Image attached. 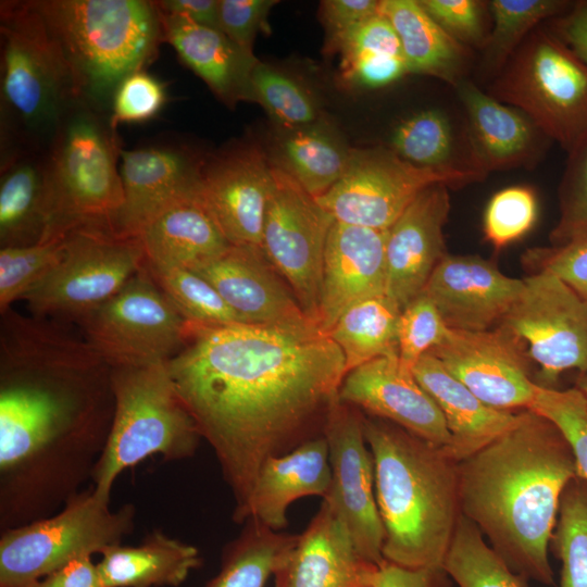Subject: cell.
Masks as SVG:
<instances>
[{
	"mask_svg": "<svg viewBox=\"0 0 587 587\" xmlns=\"http://www.w3.org/2000/svg\"><path fill=\"white\" fill-rule=\"evenodd\" d=\"M29 587H104L90 555L77 558Z\"/></svg>",
	"mask_w": 587,
	"mask_h": 587,
	"instance_id": "obj_56",
	"label": "cell"
},
{
	"mask_svg": "<svg viewBox=\"0 0 587 587\" xmlns=\"http://www.w3.org/2000/svg\"><path fill=\"white\" fill-rule=\"evenodd\" d=\"M377 0H325L320 15L325 27L326 43L379 13Z\"/></svg>",
	"mask_w": 587,
	"mask_h": 587,
	"instance_id": "obj_53",
	"label": "cell"
},
{
	"mask_svg": "<svg viewBox=\"0 0 587 587\" xmlns=\"http://www.w3.org/2000/svg\"><path fill=\"white\" fill-rule=\"evenodd\" d=\"M550 549L561 562L560 587H587V482L578 475L561 496Z\"/></svg>",
	"mask_w": 587,
	"mask_h": 587,
	"instance_id": "obj_39",
	"label": "cell"
},
{
	"mask_svg": "<svg viewBox=\"0 0 587 587\" xmlns=\"http://www.w3.org/2000/svg\"><path fill=\"white\" fill-rule=\"evenodd\" d=\"M442 567L459 587H529L528 579L514 573L462 514Z\"/></svg>",
	"mask_w": 587,
	"mask_h": 587,
	"instance_id": "obj_37",
	"label": "cell"
},
{
	"mask_svg": "<svg viewBox=\"0 0 587 587\" xmlns=\"http://www.w3.org/2000/svg\"><path fill=\"white\" fill-rule=\"evenodd\" d=\"M377 567L360 555L347 527L323 499L273 576L275 587H372Z\"/></svg>",
	"mask_w": 587,
	"mask_h": 587,
	"instance_id": "obj_24",
	"label": "cell"
},
{
	"mask_svg": "<svg viewBox=\"0 0 587 587\" xmlns=\"http://www.w3.org/2000/svg\"><path fill=\"white\" fill-rule=\"evenodd\" d=\"M454 88L469 122V160L475 172L486 177L491 171L528 167L540 159L551 139L528 115L466 78Z\"/></svg>",
	"mask_w": 587,
	"mask_h": 587,
	"instance_id": "obj_22",
	"label": "cell"
},
{
	"mask_svg": "<svg viewBox=\"0 0 587 587\" xmlns=\"http://www.w3.org/2000/svg\"><path fill=\"white\" fill-rule=\"evenodd\" d=\"M146 266L161 291L189 323L247 324L208 280L191 270L147 263Z\"/></svg>",
	"mask_w": 587,
	"mask_h": 587,
	"instance_id": "obj_40",
	"label": "cell"
},
{
	"mask_svg": "<svg viewBox=\"0 0 587 587\" xmlns=\"http://www.w3.org/2000/svg\"><path fill=\"white\" fill-rule=\"evenodd\" d=\"M338 398L436 447L448 448L451 444L441 411L398 354L374 359L348 372Z\"/></svg>",
	"mask_w": 587,
	"mask_h": 587,
	"instance_id": "obj_19",
	"label": "cell"
},
{
	"mask_svg": "<svg viewBox=\"0 0 587 587\" xmlns=\"http://www.w3.org/2000/svg\"><path fill=\"white\" fill-rule=\"evenodd\" d=\"M70 72L76 100L110 113L129 74L145 70L162 39L154 1L33 0Z\"/></svg>",
	"mask_w": 587,
	"mask_h": 587,
	"instance_id": "obj_4",
	"label": "cell"
},
{
	"mask_svg": "<svg viewBox=\"0 0 587 587\" xmlns=\"http://www.w3.org/2000/svg\"><path fill=\"white\" fill-rule=\"evenodd\" d=\"M400 312L384 294L352 304L339 316L327 336L342 352L346 374L374 359L398 354Z\"/></svg>",
	"mask_w": 587,
	"mask_h": 587,
	"instance_id": "obj_34",
	"label": "cell"
},
{
	"mask_svg": "<svg viewBox=\"0 0 587 587\" xmlns=\"http://www.w3.org/2000/svg\"><path fill=\"white\" fill-rule=\"evenodd\" d=\"M120 160L124 201L114 230L121 235L138 237L166 204L200 189L203 163L182 149H122Z\"/></svg>",
	"mask_w": 587,
	"mask_h": 587,
	"instance_id": "obj_25",
	"label": "cell"
},
{
	"mask_svg": "<svg viewBox=\"0 0 587 587\" xmlns=\"http://www.w3.org/2000/svg\"><path fill=\"white\" fill-rule=\"evenodd\" d=\"M401 43L409 74L428 75L457 86L465 79L471 49L445 32L419 0H380Z\"/></svg>",
	"mask_w": 587,
	"mask_h": 587,
	"instance_id": "obj_32",
	"label": "cell"
},
{
	"mask_svg": "<svg viewBox=\"0 0 587 587\" xmlns=\"http://www.w3.org/2000/svg\"><path fill=\"white\" fill-rule=\"evenodd\" d=\"M138 237L146 263L151 266L189 268L230 246L199 191L166 204L146 223Z\"/></svg>",
	"mask_w": 587,
	"mask_h": 587,
	"instance_id": "obj_29",
	"label": "cell"
},
{
	"mask_svg": "<svg viewBox=\"0 0 587 587\" xmlns=\"http://www.w3.org/2000/svg\"><path fill=\"white\" fill-rule=\"evenodd\" d=\"M114 414L92 487L110 500L118 475L150 455L165 461L192 457L202 439L180 399L166 363L111 367Z\"/></svg>",
	"mask_w": 587,
	"mask_h": 587,
	"instance_id": "obj_7",
	"label": "cell"
},
{
	"mask_svg": "<svg viewBox=\"0 0 587 587\" xmlns=\"http://www.w3.org/2000/svg\"><path fill=\"white\" fill-rule=\"evenodd\" d=\"M574 387L580 391L587 403V373L577 374Z\"/></svg>",
	"mask_w": 587,
	"mask_h": 587,
	"instance_id": "obj_58",
	"label": "cell"
},
{
	"mask_svg": "<svg viewBox=\"0 0 587 587\" xmlns=\"http://www.w3.org/2000/svg\"><path fill=\"white\" fill-rule=\"evenodd\" d=\"M428 15L462 45L483 49L489 30L486 29L487 2L478 0H419Z\"/></svg>",
	"mask_w": 587,
	"mask_h": 587,
	"instance_id": "obj_49",
	"label": "cell"
},
{
	"mask_svg": "<svg viewBox=\"0 0 587 587\" xmlns=\"http://www.w3.org/2000/svg\"><path fill=\"white\" fill-rule=\"evenodd\" d=\"M49 222L50 193L45 151H24L1 160L0 248L43 241Z\"/></svg>",
	"mask_w": 587,
	"mask_h": 587,
	"instance_id": "obj_30",
	"label": "cell"
},
{
	"mask_svg": "<svg viewBox=\"0 0 587 587\" xmlns=\"http://www.w3.org/2000/svg\"><path fill=\"white\" fill-rule=\"evenodd\" d=\"M272 178L262 249L303 312L317 326L325 247L335 218L291 176L274 165Z\"/></svg>",
	"mask_w": 587,
	"mask_h": 587,
	"instance_id": "obj_14",
	"label": "cell"
},
{
	"mask_svg": "<svg viewBox=\"0 0 587 587\" xmlns=\"http://www.w3.org/2000/svg\"><path fill=\"white\" fill-rule=\"evenodd\" d=\"M250 101L259 103L279 128L300 127L320 118L313 96L301 83L261 61L251 74Z\"/></svg>",
	"mask_w": 587,
	"mask_h": 587,
	"instance_id": "obj_41",
	"label": "cell"
},
{
	"mask_svg": "<svg viewBox=\"0 0 587 587\" xmlns=\"http://www.w3.org/2000/svg\"><path fill=\"white\" fill-rule=\"evenodd\" d=\"M537 216L538 201L533 188H503L486 205L483 221L485 239L500 250L525 236L535 225Z\"/></svg>",
	"mask_w": 587,
	"mask_h": 587,
	"instance_id": "obj_44",
	"label": "cell"
},
{
	"mask_svg": "<svg viewBox=\"0 0 587 587\" xmlns=\"http://www.w3.org/2000/svg\"><path fill=\"white\" fill-rule=\"evenodd\" d=\"M275 0H218L220 29L246 51L259 32L270 30L267 16Z\"/></svg>",
	"mask_w": 587,
	"mask_h": 587,
	"instance_id": "obj_51",
	"label": "cell"
},
{
	"mask_svg": "<svg viewBox=\"0 0 587 587\" xmlns=\"http://www.w3.org/2000/svg\"><path fill=\"white\" fill-rule=\"evenodd\" d=\"M523 263L532 273L554 275L587 302V234L560 246L532 248Z\"/></svg>",
	"mask_w": 587,
	"mask_h": 587,
	"instance_id": "obj_48",
	"label": "cell"
},
{
	"mask_svg": "<svg viewBox=\"0 0 587 587\" xmlns=\"http://www.w3.org/2000/svg\"><path fill=\"white\" fill-rule=\"evenodd\" d=\"M483 178L472 171L420 167L383 146L353 148L345 174L315 199L337 222L387 230L426 187H461Z\"/></svg>",
	"mask_w": 587,
	"mask_h": 587,
	"instance_id": "obj_12",
	"label": "cell"
},
{
	"mask_svg": "<svg viewBox=\"0 0 587 587\" xmlns=\"http://www.w3.org/2000/svg\"><path fill=\"white\" fill-rule=\"evenodd\" d=\"M77 325L111 367L167 363L184 348L190 330L146 264Z\"/></svg>",
	"mask_w": 587,
	"mask_h": 587,
	"instance_id": "obj_11",
	"label": "cell"
},
{
	"mask_svg": "<svg viewBox=\"0 0 587 587\" xmlns=\"http://www.w3.org/2000/svg\"><path fill=\"white\" fill-rule=\"evenodd\" d=\"M297 539L298 535L247 520L223 548L220 571L203 587H265Z\"/></svg>",
	"mask_w": 587,
	"mask_h": 587,
	"instance_id": "obj_35",
	"label": "cell"
},
{
	"mask_svg": "<svg viewBox=\"0 0 587 587\" xmlns=\"http://www.w3.org/2000/svg\"><path fill=\"white\" fill-rule=\"evenodd\" d=\"M524 287L498 324L539 366V383L553 387L570 370L587 373V302L548 272L523 278Z\"/></svg>",
	"mask_w": 587,
	"mask_h": 587,
	"instance_id": "obj_13",
	"label": "cell"
},
{
	"mask_svg": "<svg viewBox=\"0 0 587 587\" xmlns=\"http://www.w3.org/2000/svg\"><path fill=\"white\" fill-rule=\"evenodd\" d=\"M386 230L335 221L324 254L317 327L327 335L352 304L386 294Z\"/></svg>",
	"mask_w": 587,
	"mask_h": 587,
	"instance_id": "obj_23",
	"label": "cell"
},
{
	"mask_svg": "<svg viewBox=\"0 0 587 587\" xmlns=\"http://www.w3.org/2000/svg\"><path fill=\"white\" fill-rule=\"evenodd\" d=\"M389 148L403 160L420 167L472 171L455 160L452 124L449 117L437 109L422 110L401 121L391 134Z\"/></svg>",
	"mask_w": 587,
	"mask_h": 587,
	"instance_id": "obj_38",
	"label": "cell"
},
{
	"mask_svg": "<svg viewBox=\"0 0 587 587\" xmlns=\"http://www.w3.org/2000/svg\"><path fill=\"white\" fill-rule=\"evenodd\" d=\"M66 238L0 248V313L23 300L51 272L63 255Z\"/></svg>",
	"mask_w": 587,
	"mask_h": 587,
	"instance_id": "obj_42",
	"label": "cell"
},
{
	"mask_svg": "<svg viewBox=\"0 0 587 587\" xmlns=\"http://www.w3.org/2000/svg\"><path fill=\"white\" fill-rule=\"evenodd\" d=\"M488 93L523 111L567 153L587 134V63L548 28L526 37Z\"/></svg>",
	"mask_w": 587,
	"mask_h": 587,
	"instance_id": "obj_9",
	"label": "cell"
},
{
	"mask_svg": "<svg viewBox=\"0 0 587 587\" xmlns=\"http://www.w3.org/2000/svg\"><path fill=\"white\" fill-rule=\"evenodd\" d=\"M444 567L410 569L385 561L374 574L372 587H450Z\"/></svg>",
	"mask_w": 587,
	"mask_h": 587,
	"instance_id": "obj_54",
	"label": "cell"
},
{
	"mask_svg": "<svg viewBox=\"0 0 587 587\" xmlns=\"http://www.w3.org/2000/svg\"><path fill=\"white\" fill-rule=\"evenodd\" d=\"M352 150L334 127L319 118L304 126L279 128L270 162L317 198L345 174Z\"/></svg>",
	"mask_w": 587,
	"mask_h": 587,
	"instance_id": "obj_33",
	"label": "cell"
},
{
	"mask_svg": "<svg viewBox=\"0 0 587 587\" xmlns=\"http://www.w3.org/2000/svg\"><path fill=\"white\" fill-rule=\"evenodd\" d=\"M340 74L345 83L359 88L387 86L409 74L404 57L391 54H361L340 59Z\"/></svg>",
	"mask_w": 587,
	"mask_h": 587,
	"instance_id": "obj_52",
	"label": "cell"
},
{
	"mask_svg": "<svg viewBox=\"0 0 587 587\" xmlns=\"http://www.w3.org/2000/svg\"><path fill=\"white\" fill-rule=\"evenodd\" d=\"M552 422L573 451L577 475L587 482V403L575 388L557 389L537 384L528 409Z\"/></svg>",
	"mask_w": 587,
	"mask_h": 587,
	"instance_id": "obj_43",
	"label": "cell"
},
{
	"mask_svg": "<svg viewBox=\"0 0 587 587\" xmlns=\"http://www.w3.org/2000/svg\"><path fill=\"white\" fill-rule=\"evenodd\" d=\"M167 100L165 85L145 70L126 76L117 86L111 103L110 120L118 124L147 122L157 116Z\"/></svg>",
	"mask_w": 587,
	"mask_h": 587,
	"instance_id": "obj_47",
	"label": "cell"
},
{
	"mask_svg": "<svg viewBox=\"0 0 587 587\" xmlns=\"http://www.w3.org/2000/svg\"><path fill=\"white\" fill-rule=\"evenodd\" d=\"M121 151L110 113L79 101L68 108L45 151L50 222L43 241L86 228L115 232L124 201Z\"/></svg>",
	"mask_w": 587,
	"mask_h": 587,
	"instance_id": "obj_6",
	"label": "cell"
},
{
	"mask_svg": "<svg viewBox=\"0 0 587 587\" xmlns=\"http://www.w3.org/2000/svg\"><path fill=\"white\" fill-rule=\"evenodd\" d=\"M523 287L524 279L507 276L491 260L447 254L435 267L423 292L449 328L484 332L499 324Z\"/></svg>",
	"mask_w": 587,
	"mask_h": 587,
	"instance_id": "obj_21",
	"label": "cell"
},
{
	"mask_svg": "<svg viewBox=\"0 0 587 587\" xmlns=\"http://www.w3.org/2000/svg\"><path fill=\"white\" fill-rule=\"evenodd\" d=\"M330 485L328 446L321 436L263 463L239 524L254 519L279 532L288 524L292 502L308 496L324 498Z\"/></svg>",
	"mask_w": 587,
	"mask_h": 587,
	"instance_id": "obj_27",
	"label": "cell"
},
{
	"mask_svg": "<svg viewBox=\"0 0 587 587\" xmlns=\"http://www.w3.org/2000/svg\"><path fill=\"white\" fill-rule=\"evenodd\" d=\"M154 4L162 13L184 16L202 26L220 29L218 0H161Z\"/></svg>",
	"mask_w": 587,
	"mask_h": 587,
	"instance_id": "obj_57",
	"label": "cell"
},
{
	"mask_svg": "<svg viewBox=\"0 0 587 587\" xmlns=\"http://www.w3.org/2000/svg\"><path fill=\"white\" fill-rule=\"evenodd\" d=\"M384 525L383 557L410 569L442 567L459 517L458 461L383 419L364 415Z\"/></svg>",
	"mask_w": 587,
	"mask_h": 587,
	"instance_id": "obj_3",
	"label": "cell"
},
{
	"mask_svg": "<svg viewBox=\"0 0 587 587\" xmlns=\"http://www.w3.org/2000/svg\"><path fill=\"white\" fill-rule=\"evenodd\" d=\"M576 475L562 432L523 410L513 427L458 463L461 514L514 573L553 585L548 549L561 496Z\"/></svg>",
	"mask_w": 587,
	"mask_h": 587,
	"instance_id": "obj_2",
	"label": "cell"
},
{
	"mask_svg": "<svg viewBox=\"0 0 587 587\" xmlns=\"http://www.w3.org/2000/svg\"><path fill=\"white\" fill-rule=\"evenodd\" d=\"M411 370L441 411L451 436L446 449L458 462L509 430L521 417L522 411H501L484 403L430 352Z\"/></svg>",
	"mask_w": 587,
	"mask_h": 587,
	"instance_id": "obj_28",
	"label": "cell"
},
{
	"mask_svg": "<svg viewBox=\"0 0 587 587\" xmlns=\"http://www.w3.org/2000/svg\"><path fill=\"white\" fill-rule=\"evenodd\" d=\"M158 9V8H157ZM159 11V10H158ZM162 39L227 107L250 101V78L259 60L221 29L159 11Z\"/></svg>",
	"mask_w": 587,
	"mask_h": 587,
	"instance_id": "obj_26",
	"label": "cell"
},
{
	"mask_svg": "<svg viewBox=\"0 0 587 587\" xmlns=\"http://www.w3.org/2000/svg\"><path fill=\"white\" fill-rule=\"evenodd\" d=\"M213 449L240 523L263 463L324 436L346 375L340 348L319 329L190 323L166 363Z\"/></svg>",
	"mask_w": 587,
	"mask_h": 587,
	"instance_id": "obj_1",
	"label": "cell"
},
{
	"mask_svg": "<svg viewBox=\"0 0 587 587\" xmlns=\"http://www.w3.org/2000/svg\"><path fill=\"white\" fill-rule=\"evenodd\" d=\"M492 18L479 73L484 77H496L512 54L544 21L564 14L573 4L567 0H491L487 2Z\"/></svg>",
	"mask_w": 587,
	"mask_h": 587,
	"instance_id": "obj_36",
	"label": "cell"
},
{
	"mask_svg": "<svg viewBox=\"0 0 587 587\" xmlns=\"http://www.w3.org/2000/svg\"><path fill=\"white\" fill-rule=\"evenodd\" d=\"M272 165L254 146L234 148L202 164L200 199L229 245L262 249Z\"/></svg>",
	"mask_w": 587,
	"mask_h": 587,
	"instance_id": "obj_18",
	"label": "cell"
},
{
	"mask_svg": "<svg viewBox=\"0 0 587 587\" xmlns=\"http://www.w3.org/2000/svg\"><path fill=\"white\" fill-rule=\"evenodd\" d=\"M560 217L550 233L552 246L587 234V134L567 153L559 186Z\"/></svg>",
	"mask_w": 587,
	"mask_h": 587,
	"instance_id": "obj_45",
	"label": "cell"
},
{
	"mask_svg": "<svg viewBox=\"0 0 587 587\" xmlns=\"http://www.w3.org/2000/svg\"><path fill=\"white\" fill-rule=\"evenodd\" d=\"M548 22V29L587 63V0L574 1L564 14Z\"/></svg>",
	"mask_w": 587,
	"mask_h": 587,
	"instance_id": "obj_55",
	"label": "cell"
},
{
	"mask_svg": "<svg viewBox=\"0 0 587 587\" xmlns=\"http://www.w3.org/2000/svg\"><path fill=\"white\" fill-rule=\"evenodd\" d=\"M146 264L139 237L86 228L67 235L62 258L23 300L32 315L78 324Z\"/></svg>",
	"mask_w": 587,
	"mask_h": 587,
	"instance_id": "obj_10",
	"label": "cell"
},
{
	"mask_svg": "<svg viewBox=\"0 0 587 587\" xmlns=\"http://www.w3.org/2000/svg\"><path fill=\"white\" fill-rule=\"evenodd\" d=\"M1 159L43 152L76 96L61 51L33 0L2 1Z\"/></svg>",
	"mask_w": 587,
	"mask_h": 587,
	"instance_id": "obj_5",
	"label": "cell"
},
{
	"mask_svg": "<svg viewBox=\"0 0 587 587\" xmlns=\"http://www.w3.org/2000/svg\"><path fill=\"white\" fill-rule=\"evenodd\" d=\"M364 414L337 397L324 428L332 485L323 498L347 527L360 555L382 565L384 525L375 496L374 462L363 432Z\"/></svg>",
	"mask_w": 587,
	"mask_h": 587,
	"instance_id": "obj_15",
	"label": "cell"
},
{
	"mask_svg": "<svg viewBox=\"0 0 587 587\" xmlns=\"http://www.w3.org/2000/svg\"><path fill=\"white\" fill-rule=\"evenodd\" d=\"M444 366L487 405L514 412L528 410L537 383L521 346L500 328L451 329L432 351Z\"/></svg>",
	"mask_w": 587,
	"mask_h": 587,
	"instance_id": "obj_16",
	"label": "cell"
},
{
	"mask_svg": "<svg viewBox=\"0 0 587 587\" xmlns=\"http://www.w3.org/2000/svg\"><path fill=\"white\" fill-rule=\"evenodd\" d=\"M135 515L132 503L112 511L91 486L50 516L1 530L0 587H29L77 558L122 544Z\"/></svg>",
	"mask_w": 587,
	"mask_h": 587,
	"instance_id": "obj_8",
	"label": "cell"
},
{
	"mask_svg": "<svg viewBox=\"0 0 587 587\" xmlns=\"http://www.w3.org/2000/svg\"><path fill=\"white\" fill-rule=\"evenodd\" d=\"M327 51L341 58L359 54L402 55L400 39L391 23L382 13L364 21L326 45Z\"/></svg>",
	"mask_w": 587,
	"mask_h": 587,
	"instance_id": "obj_50",
	"label": "cell"
},
{
	"mask_svg": "<svg viewBox=\"0 0 587 587\" xmlns=\"http://www.w3.org/2000/svg\"><path fill=\"white\" fill-rule=\"evenodd\" d=\"M189 270L208 280L247 324L319 329L260 249L230 245Z\"/></svg>",
	"mask_w": 587,
	"mask_h": 587,
	"instance_id": "obj_17",
	"label": "cell"
},
{
	"mask_svg": "<svg viewBox=\"0 0 587 587\" xmlns=\"http://www.w3.org/2000/svg\"><path fill=\"white\" fill-rule=\"evenodd\" d=\"M449 332L433 301L422 292L400 312L397 342L401 363L412 369L421 357L439 346Z\"/></svg>",
	"mask_w": 587,
	"mask_h": 587,
	"instance_id": "obj_46",
	"label": "cell"
},
{
	"mask_svg": "<svg viewBox=\"0 0 587 587\" xmlns=\"http://www.w3.org/2000/svg\"><path fill=\"white\" fill-rule=\"evenodd\" d=\"M97 563L104 587H178L202 564L197 547L149 533L137 546H111Z\"/></svg>",
	"mask_w": 587,
	"mask_h": 587,
	"instance_id": "obj_31",
	"label": "cell"
},
{
	"mask_svg": "<svg viewBox=\"0 0 587 587\" xmlns=\"http://www.w3.org/2000/svg\"><path fill=\"white\" fill-rule=\"evenodd\" d=\"M449 186L422 190L386 230V295L401 310L424 291L446 252L444 227L451 203Z\"/></svg>",
	"mask_w": 587,
	"mask_h": 587,
	"instance_id": "obj_20",
	"label": "cell"
}]
</instances>
